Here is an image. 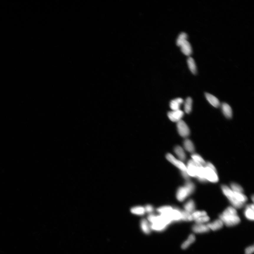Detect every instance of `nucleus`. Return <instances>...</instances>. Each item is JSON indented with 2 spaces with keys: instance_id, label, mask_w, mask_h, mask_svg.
Instances as JSON below:
<instances>
[{
  "instance_id": "obj_35",
  "label": "nucleus",
  "mask_w": 254,
  "mask_h": 254,
  "mask_svg": "<svg viewBox=\"0 0 254 254\" xmlns=\"http://www.w3.org/2000/svg\"><path fill=\"white\" fill-rule=\"evenodd\" d=\"M254 246H251L249 247L246 248L245 251V254H252L254 252Z\"/></svg>"
},
{
  "instance_id": "obj_3",
  "label": "nucleus",
  "mask_w": 254,
  "mask_h": 254,
  "mask_svg": "<svg viewBox=\"0 0 254 254\" xmlns=\"http://www.w3.org/2000/svg\"><path fill=\"white\" fill-rule=\"evenodd\" d=\"M204 176L206 180L212 183H216L219 181L217 171L209 167H204Z\"/></svg>"
},
{
  "instance_id": "obj_36",
  "label": "nucleus",
  "mask_w": 254,
  "mask_h": 254,
  "mask_svg": "<svg viewBox=\"0 0 254 254\" xmlns=\"http://www.w3.org/2000/svg\"><path fill=\"white\" fill-rule=\"evenodd\" d=\"M204 167H209L211 169L214 170L215 171H216V168L215 167L213 164L210 162H207L206 163Z\"/></svg>"
},
{
  "instance_id": "obj_18",
  "label": "nucleus",
  "mask_w": 254,
  "mask_h": 254,
  "mask_svg": "<svg viewBox=\"0 0 254 254\" xmlns=\"http://www.w3.org/2000/svg\"><path fill=\"white\" fill-rule=\"evenodd\" d=\"M174 151L177 156L180 160L182 161H185L186 159V155L183 148L180 146H177L174 148Z\"/></svg>"
},
{
  "instance_id": "obj_10",
  "label": "nucleus",
  "mask_w": 254,
  "mask_h": 254,
  "mask_svg": "<svg viewBox=\"0 0 254 254\" xmlns=\"http://www.w3.org/2000/svg\"><path fill=\"white\" fill-rule=\"evenodd\" d=\"M179 47H181V50L184 55L189 56L192 54V48L191 44L187 40L182 42Z\"/></svg>"
},
{
  "instance_id": "obj_32",
  "label": "nucleus",
  "mask_w": 254,
  "mask_h": 254,
  "mask_svg": "<svg viewBox=\"0 0 254 254\" xmlns=\"http://www.w3.org/2000/svg\"><path fill=\"white\" fill-rule=\"evenodd\" d=\"M191 214L189 213L185 210H182V220L187 221H192Z\"/></svg>"
},
{
  "instance_id": "obj_21",
  "label": "nucleus",
  "mask_w": 254,
  "mask_h": 254,
  "mask_svg": "<svg viewBox=\"0 0 254 254\" xmlns=\"http://www.w3.org/2000/svg\"><path fill=\"white\" fill-rule=\"evenodd\" d=\"M196 178L202 182H205L207 181L205 177L203 166H201L198 168Z\"/></svg>"
},
{
  "instance_id": "obj_26",
  "label": "nucleus",
  "mask_w": 254,
  "mask_h": 254,
  "mask_svg": "<svg viewBox=\"0 0 254 254\" xmlns=\"http://www.w3.org/2000/svg\"><path fill=\"white\" fill-rule=\"evenodd\" d=\"M191 157H192V160L194 161L195 162L201 164L203 166H204L205 165L206 162H205L202 157L201 156V155L197 154L194 153L191 155Z\"/></svg>"
},
{
  "instance_id": "obj_5",
  "label": "nucleus",
  "mask_w": 254,
  "mask_h": 254,
  "mask_svg": "<svg viewBox=\"0 0 254 254\" xmlns=\"http://www.w3.org/2000/svg\"><path fill=\"white\" fill-rule=\"evenodd\" d=\"M202 166L192 160L188 162L187 166V172L189 177L196 178L198 168Z\"/></svg>"
},
{
  "instance_id": "obj_17",
  "label": "nucleus",
  "mask_w": 254,
  "mask_h": 254,
  "mask_svg": "<svg viewBox=\"0 0 254 254\" xmlns=\"http://www.w3.org/2000/svg\"><path fill=\"white\" fill-rule=\"evenodd\" d=\"M184 208L186 212L192 214L195 211L196 205L194 200L191 199L189 200L184 205Z\"/></svg>"
},
{
  "instance_id": "obj_34",
  "label": "nucleus",
  "mask_w": 254,
  "mask_h": 254,
  "mask_svg": "<svg viewBox=\"0 0 254 254\" xmlns=\"http://www.w3.org/2000/svg\"><path fill=\"white\" fill-rule=\"evenodd\" d=\"M144 207L145 210L146 212L151 213L153 212L154 208L152 205L150 204H148L146 205V206Z\"/></svg>"
},
{
  "instance_id": "obj_20",
  "label": "nucleus",
  "mask_w": 254,
  "mask_h": 254,
  "mask_svg": "<svg viewBox=\"0 0 254 254\" xmlns=\"http://www.w3.org/2000/svg\"><path fill=\"white\" fill-rule=\"evenodd\" d=\"M184 146L186 151L190 153H194L195 147L194 144L190 140L187 139L184 142Z\"/></svg>"
},
{
  "instance_id": "obj_19",
  "label": "nucleus",
  "mask_w": 254,
  "mask_h": 254,
  "mask_svg": "<svg viewBox=\"0 0 254 254\" xmlns=\"http://www.w3.org/2000/svg\"><path fill=\"white\" fill-rule=\"evenodd\" d=\"M140 226L141 230L145 234H148L151 231V226L146 219H143L141 221Z\"/></svg>"
},
{
  "instance_id": "obj_25",
  "label": "nucleus",
  "mask_w": 254,
  "mask_h": 254,
  "mask_svg": "<svg viewBox=\"0 0 254 254\" xmlns=\"http://www.w3.org/2000/svg\"><path fill=\"white\" fill-rule=\"evenodd\" d=\"M192 100L190 97L187 98L184 103V110L186 113L189 114L192 110Z\"/></svg>"
},
{
  "instance_id": "obj_27",
  "label": "nucleus",
  "mask_w": 254,
  "mask_h": 254,
  "mask_svg": "<svg viewBox=\"0 0 254 254\" xmlns=\"http://www.w3.org/2000/svg\"><path fill=\"white\" fill-rule=\"evenodd\" d=\"M234 196L238 201L244 204L248 201V198L242 193L234 192Z\"/></svg>"
},
{
  "instance_id": "obj_37",
  "label": "nucleus",
  "mask_w": 254,
  "mask_h": 254,
  "mask_svg": "<svg viewBox=\"0 0 254 254\" xmlns=\"http://www.w3.org/2000/svg\"><path fill=\"white\" fill-rule=\"evenodd\" d=\"M252 200H253V202L254 201V196L253 195L252 197Z\"/></svg>"
},
{
  "instance_id": "obj_12",
  "label": "nucleus",
  "mask_w": 254,
  "mask_h": 254,
  "mask_svg": "<svg viewBox=\"0 0 254 254\" xmlns=\"http://www.w3.org/2000/svg\"><path fill=\"white\" fill-rule=\"evenodd\" d=\"M192 230L196 233H203L208 232L210 230L207 225L197 224L193 227Z\"/></svg>"
},
{
  "instance_id": "obj_33",
  "label": "nucleus",
  "mask_w": 254,
  "mask_h": 254,
  "mask_svg": "<svg viewBox=\"0 0 254 254\" xmlns=\"http://www.w3.org/2000/svg\"><path fill=\"white\" fill-rule=\"evenodd\" d=\"M209 220H210V218L207 215L202 216V217L198 218L195 221L197 224H204V223L208 222Z\"/></svg>"
},
{
  "instance_id": "obj_16",
  "label": "nucleus",
  "mask_w": 254,
  "mask_h": 254,
  "mask_svg": "<svg viewBox=\"0 0 254 254\" xmlns=\"http://www.w3.org/2000/svg\"><path fill=\"white\" fill-rule=\"evenodd\" d=\"M221 108L223 114L228 118H231L232 116V110L230 105L226 103L221 105Z\"/></svg>"
},
{
  "instance_id": "obj_23",
  "label": "nucleus",
  "mask_w": 254,
  "mask_h": 254,
  "mask_svg": "<svg viewBox=\"0 0 254 254\" xmlns=\"http://www.w3.org/2000/svg\"><path fill=\"white\" fill-rule=\"evenodd\" d=\"M130 211L132 213L138 215H144L146 212L144 207L140 206L132 207Z\"/></svg>"
},
{
  "instance_id": "obj_14",
  "label": "nucleus",
  "mask_w": 254,
  "mask_h": 254,
  "mask_svg": "<svg viewBox=\"0 0 254 254\" xmlns=\"http://www.w3.org/2000/svg\"><path fill=\"white\" fill-rule=\"evenodd\" d=\"M183 100L178 98L171 100L170 103V107L172 110H180L181 105L183 103Z\"/></svg>"
},
{
  "instance_id": "obj_31",
  "label": "nucleus",
  "mask_w": 254,
  "mask_h": 254,
  "mask_svg": "<svg viewBox=\"0 0 254 254\" xmlns=\"http://www.w3.org/2000/svg\"><path fill=\"white\" fill-rule=\"evenodd\" d=\"M232 190L234 192L237 193H242L244 192V189L243 187L239 184L234 183H232L230 185Z\"/></svg>"
},
{
  "instance_id": "obj_30",
  "label": "nucleus",
  "mask_w": 254,
  "mask_h": 254,
  "mask_svg": "<svg viewBox=\"0 0 254 254\" xmlns=\"http://www.w3.org/2000/svg\"><path fill=\"white\" fill-rule=\"evenodd\" d=\"M187 34L185 33H182L179 35L178 38L177 40V44L178 46L179 47L180 44L182 42H185V41L187 40Z\"/></svg>"
},
{
  "instance_id": "obj_28",
  "label": "nucleus",
  "mask_w": 254,
  "mask_h": 254,
  "mask_svg": "<svg viewBox=\"0 0 254 254\" xmlns=\"http://www.w3.org/2000/svg\"><path fill=\"white\" fill-rule=\"evenodd\" d=\"M173 209V207L170 206H164L159 207L157 210L161 215H165L169 213Z\"/></svg>"
},
{
  "instance_id": "obj_22",
  "label": "nucleus",
  "mask_w": 254,
  "mask_h": 254,
  "mask_svg": "<svg viewBox=\"0 0 254 254\" xmlns=\"http://www.w3.org/2000/svg\"><path fill=\"white\" fill-rule=\"evenodd\" d=\"M187 63L189 70L194 75L196 74L197 72V70L196 63L194 59L192 57H189L187 59Z\"/></svg>"
},
{
  "instance_id": "obj_29",
  "label": "nucleus",
  "mask_w": 254,
  "mask_h": 254,
  "mask_svg": "<svg viewBox=\"0 0 254 254\" xmlns=\"http://www.w3.org/2000/svg\"><path fill=\"white\" fill-rule=\"evenodd\" d=\"M191 215L192 221L196 220L202 216L207 215V212L204 211H194Z\"/></svg>"
},
{
  "instance_id": "obj_15",
  "label": "nucleus",
  "mask_w": 254,
  "mask_h": 254,
  "mask_svg": "<svg viewBox=\"0 0 254 254\" xmlns=\"http://www.w3.org/2000/svg\"><path fill=\"white\" fill-rule=\"evenodd\" d=\"M223 223L221 220H216L213 222H212L208 223L207 224L209 230H217L220 229L222 227Z\"/></svg>"
},
{
  "instance_id": "obj_11",
  "label": "nucleus",
  "mask_w": 254,
  "mask_h": 254,
  "mask_svg": "<svg viewBox=\"0 0 254 254\" xmlns=\"http://www.w3.org/2000/svg\"><path fill=\"white\" fill-rule=\"evenodd\" d=\"M205 96L207 100L210 104L216 108H218L220 105V101L215 96L208 93H205Z\"/></svg>"
},
{
  "instance_id": "obj_8",
  "label": "nucleus",
  "mask_w": 254,
  "mask_h": 254,
  "mask_svg": "<svg viewBox=\"0 0 254 254\" xmlns=\"http://www.w3.org/2000/svg\"><path fill=\"white\" fill-rule=\"evenodd\" d=\"M184 115V112L180 110H172L168 113V117L169 119L174 122L177 123L182 120Z\"/></svg>"
},
{
  "instance_id": "obj_13",
  "label": "nucleus",
  "mask_w": 254,
  "mask_h": 254,
  "mask_svg": "<svg viewBox=\"0 0 254 254\" xmlns=\"http://www.w3.org/2000/svg\"><path fill=\"white\" fill-rule=\"evenodd\" d=\"M254 205L250 204L247 206L244 212L245 216L247 219L250 221L254 220Z\"/></svg>"
},
{
  "instance_id": "obj_6",
  "label": "nucleus",
  "mask_w": 254,
  "mask_h": 254,
  "mask_svg": "<svg viewBox=\"0 0 254 254\" xmlns=\"http://www.w3.org/2000/svg\"><path fill=\"white\" fill-rule=\"evenodd\" d=\"M177 126L178 133L182 137H187L190 134V130L188 126L182 120L177 123Z\"/></svg>"
},
{
  "instance_id": "obj_9",
  "label": "nucleus",
  "mask_w": 254,
  "mask_h": 254,
  "mask_svg": "<svg viewBox=\"0 0 254 254\" xmlns=\"http://www.w3.org/2000/svg\"><path fill=\"white\" fill-rule=\"evenodd\" d=\"M165 215H167L169 216L172 222L182 220V210L178 207L173 208L169 213Z\"/></svg>"
},
{
  "instance_id": "obj_4",
  "label": "nucleus",
  "mask_w": 254,
  "mask_h": 254,
  "mask_svg": "<svg viewBox=\"0 0 254 254\" xmlns=\"http://www.w3.org/2000/svg\"><path fill=\"white\" fill-rule=\"evenodd\" d=\"M166 158L170 162L179 169L181 172L187 171V166L183 162L175 158L171 154L168 153L166 155Z\"/></svg>"
},
{
  "instance_id": "obj_2",
  "label": "nucleus",
  "mask_w": 254,
  "mask_h": 254,
  "mask_svg": "<svg viewBox=\"0 0 254 254\" xmlns=\"http://www.w3.org/2000/svg\"><path fill=\"white\" fill-rule=\"evenodd\" d=\"M221 189L223 194L227 198L234 208L240 209L244 206V204L240 202L236 199L233 191L228 186L223 185L221 186Z\"/></svg>"
},
{
  "instance_id": "obj_24",
  "label": "nucleus",
  "mask_w": 254,
  "mask_h": 254,
  "mask_svg": "<svg viewBox=\"0 0 254 254\" xmlns=\"http://www.w3.org/2000/svg\"><path fill=\"white\" fill-rule=\"evenodd\" d=\"M195 239L196 238L195 236L193 234H191L187 240L182 244V248L183 249L187 248L191 245L194 242Z\"/></svg>"
},
{
  "instance_id": "obj_7",
  "label": "nucleus",
  "mask_w": 254,
  "mask_h": 254,
  "mask_svg": "<svg viewBox=\"0 0 254 254\" xmlns=\"http://www.w3.org/2000/svg\"><path fill=\"white\" fill-rule=\"evenodd\" d=\"M192 194L185 186L179 188L177 192L176 197L178 201L183 202Z\"/></svg>"
},
{
  "instance_id": "obj_1",
  "label": "nucleus",
  "mask_w": 254,
  "mask_h": 254,
  "mask_svg": "<svg viewBox=\"0 0 254 254\" xmlns=\"http://www.w3.org/2000/svg\"><path fill=\"white\" fill-rule=\"evenodd\" d=\"M220 218L223 223L229 227L235 226L240 221L237 210L232 207H229L225 209L220 215Z\"/></svg>"
}]
</instances>
